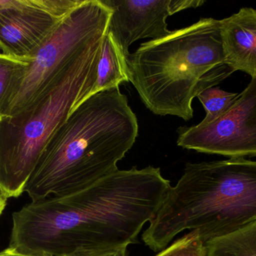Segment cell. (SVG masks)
Segmentation results:
<instances>
[{
    "label": "cell",
    "instance_id": "6da1fadb",
    "mask_svg": "<svg viewBox=\"0 0 256 256\" xmlns=\"http://www.w3.org/2000/svg\"><path fill=\"white\" fill-rule=\"evenodd\" d=\"M171 186L160 168L132 167L78 192L32 201L12 214L8 248L25 255L62 256L134 244Z\"/></svg>",
    "mask_w": 256,
    "mask_h": 256
},
{
    "label": "cell",
    "instance_id": "7a4b0ae2",
    "mask_svg": "<svg viewBox=\"0 0 256 256\" xmlns=\"http://www.w3.org/2000/svg\"><path fill=\"white\" fill-rule=\"evenodd\" d=\"M128 102L116 87L90 96L70 113L27 182L24 192L32 201L78 192L118 171L138 134Z\"/></svg>",
    "mask_w": 256,
    "mask_h": 256
},
{
    "label": "cell",
    "instance_id": "3957f363",
    "mask_svg": "<svg viewBox=\"0 0 256 256\" xmlns=\"http://www.w3.org/2000/svg\"><path fill=\"white\" fill-rule=\"evenodd\" d=\"M256 222V161L239 158L186 164L142 234L155 252L185 230L207 243Z\"/></svg>",
    "mask_w": 256,
    "mask_h": 256
},
{
    "label": "cell",
    "instance_id": "277c9868",
    "mask_svg": "<svg viewBox=\"0 0 256 256\" xmlns=\"http://www.w3.org/2000/svg\"><path fill=\"white\" fill-rule=\"evenodd\" d=\"M129 82L156 115L194 117V98L234 71L225 63L220 20L202 18L142 44L126 60Z\"/></svg>",
    "mask_w": 256,
    "mask_h": 256
},
{
    "label": "cell",
    "instance_id": "5b68a950",
    "mask_svg": "<svg viewBox=\"0 0 256 256\" xmlns=\"http://www.w3.org/2000/svg\"><path fill=\"white\" fill-rule=\"evenodd\" d=\"M104 34L90 42L28 106L0 117V186L9 198L24 192L50 138L91 91Z\"/></svg>",
    "mask_w": 256,
    "mask_h": 256
},
{
    "label": "cell",
    "instance_id": "8992f818",
    "mask_svg": "<svg viewBox=\"0 0 256 256\" xmlns=\"http://www.w3.org/2000/svg\"><path fill=\"white\" fill-rule=\"evenodd\" d=\"M111 13L102 0H85L64 17L30 57L2 117L14 115L28 106L90 42L104 34Z\"/></svg>",
    "mask_w": 256,
    "mask_h": 256
},
{
    "label": "cell",
    "instance_id": "52a82bcc",
    "mask_svg": "<svg viewBox=\"0 0 256 256\" xmlns=\"http://www.w3.org/2000/svg\"><path fill=\"white\" fill-rule=\"evenodd\" d=\"M177 144L230 159L256 157V78L224 115L207 124L178 129Z\"/></svg>",
    "mask_w": 256,
    "mask_h": 256
},
{
    "label": "cell",
    "instance_id": "ba28073f",
    "mask_svg": "<svg viewBox=\"0 0 256 256\" xmlns=\"http://www.w3.org/2000/svg\"><path fill=\"white\" fill-rule=\"evenodd\" d=\"M84 0H0V49L30 58L58 23Z\"/></svg>",
    "mask_w": 256,
    "mask_h": 256
},
{
    "label": "cell",
    "instance_id": "9c48e42d",
    "mask_svg": "<svg viewBox=\"0 0 256 256\" xmlns=\"http://www.w3.org/2000/svg\"><path fill=\"white\" fill-rule=\"evenodd\" d=\"M112 11L108 31L112 35L127 60L129 48L140 39H162L170 35L166 19L170 16L202 6V0H102Z\"/></svg>",
    "mask_w": 256,
    "mask_h": 256
},
{
    "label": "cell",
    "instance_id": "30bf717a",
    "mask_svg": "<svg viewBox=\"0 0 256 256\" xmlns=\"http://www.w3.org/2000/svg\"><path fill=\"white\" fill-rule=\"evenodd\" d=\"M225 63L256 78V9L242 8L220 20Z\"/></svg>",
    "mask_w": 256,
    "mask_h": 256
},
{
    "label": "cell",
    "instance_id": "8fae6325",
    "mask_svg": "<svg viewBox=\"0 0 256 256\" xmlns=\"http://www.w3.org/2000/svg\"><path fill=\"white\" fill-rule=\"evenodd\" d=\"M124 82H129L126 60L106 29L98 62L96 82L86 99L100 92L118 87Z\"/></svg>",
    "mask_w": 256,
    "mask_h": 256
},
{
    "label": "cell",
    "instance_id": "7c38bea8",
    "mask_svg": "<svg viewBox=\"0 0 256 256\" xmlns=\"http://www.w3.org/2000/svg\"><path fill=\"white\" fill-rule=\"evenodd\" d=\"M207 256H256V222L206 243Z\"/></svg>",
    "mask_w": 256,
    "mask_h": 256
},
{
    "label": "cell",
    "instance_id": "4fadbf2b",
    "mask_svg": "<svg viewBox=\"0 0 256 256\" xmlns=\"http://www.w3.org/2000/svg\"><path fill=\"white\" fill-rule=\"evenodd\" d=\"M30 59L0 54V117L19 87Z\"/></svg>",
    "mask_w": 256,
    "mask_h": 256
},
{
    "label": "cell",
    "instance_id": "5bb4252c",
    "mask_svg": "<svg viewBox=\"0 0 256 256\" xmlns=\"http://www.w3.org/2000/svg\"><path fill=\"white\" fill-rule=\"evenodd\" d=\"M240 94L225 91L220 87L206 89L197 98L204 107L206 116L201 122L202 124L212 123L224 115L234 105Z\"/></svg>",
    "mask_w": 256,
    "mask_h": 256
},
{
    "label": "cell",
    "instance_id": "9a60e30c",
    "mask_svg": "<svg viewBox=\"0 0 256 256\" xmlns=\"http://www.w3.org/2000/svg\"><path fill=\"white\" fill-rule=\"evenodd\" d=\"M154 256H207V247L198 232L190 231Z\"/></svg>",
    "mask_w": 256,
    "mask_h": 256
},
{
    "label": "cell",
    "instance_id": "2e32d148",
    "mask_svg": "<svg viewBox=\"0 0 256 256\" xmlns=\"http://www.w3.org/2000/svg\"><path fill=\"white\" fill-rule=\"evenodd\" d=\"M62 256H128V246L84 249Z\"/></svg>",
    "mask_w": 256,
    "mask_h": 256
},
{
    "label": "cell",
    "instance_id": "e0dca14e",
    "mask_svg": "<svg viewBox=\"0 0 256 256\" xmlns=\"http://www.w3.org/2000/svg\"><path fill=\"white\" fill-rule=\"evenodd\" d=\"M8 195L3 190L2 188L0 186V216L2 214L3 211L7 206Z\"/></svg>",
    "mask_w": 256,
    "mask_h": 256
},
{
    "label": "cell",
    "instance_id": "ac0fdd59",
    "mask_svg": "<svg viewBox=\"0 0 256 256\" xmlns=\"http://www.w3.org/2000/svg\"><path fill=\"white\" fill-rule=\"evenodd\" d=\"M0 255L2 256H31L22 255V254L18 253V252H14V251L10 249V248H6L2 252H0Z\"/></svg>",
    "mask_w": 256,
    "mask_h": 256
},
{
    "label": "cell",
    "instance_id": "d6986e66",
    "mask_svg": "<svg viewBox=\"0 0 256 256\" xmlns=\"http://www.w3.org/2000/svg\"><path fill=\"white\" fill-rule=\"evenodd\" d=\"M0 256H2L1 255H0Z\"/></svg>",
    "mask_w": 256,
    "mask_h": 256
}]
</instances>
